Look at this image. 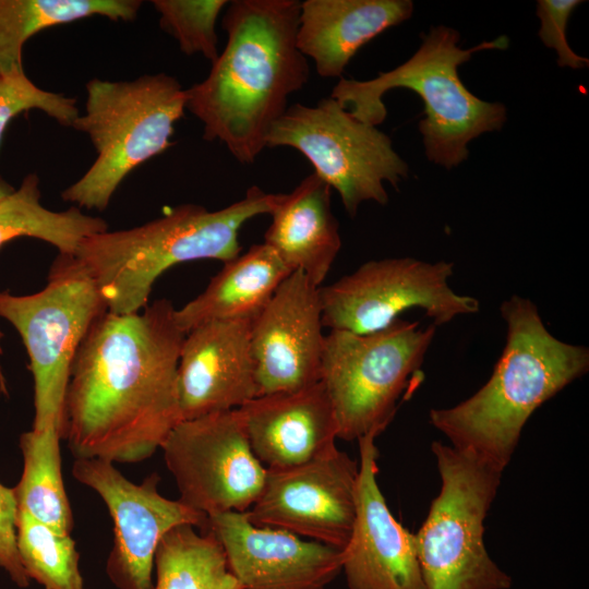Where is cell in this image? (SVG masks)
Returning <instances> with one entry per match:
<instances>
[{"mask_svg":"<svg viewBox=\"0 0 589 589\" xmlns=\"http://www.w3.org/2000/svg\"><path fill=\"white\" fill-rule=\"evenodd\" d=\"M166 299L142 313L106 311L71 365L61 438L75 458L139 462L181 422L178 364L185 334Z\"/></svg>","mask_w":589,"mask_h":589,"instance_id":"6da1fadb","label":"cell"},{"mask_svg":"<svg viewBox=\"0 0 589 589\" xmlns=\"http://www.w3.org/2000/svg\"><path fill=\"white\" fill-rule=\"evenodd\" d=\"M221 20L227 44L207 77L185 89V109L243 165L266 147L289 97L309 81L297 47L300 1L235 0Z\"/></svg>","mask_w":589,"mask_h":589,"instance_id":"7a4b0ae2","label":"cell"},{"mask_svg":"<svg viewBox=\"0 0 589 589\" xmlns=\"http://www.w3.org/2000/svg\"><path fill=\"white\" fill-rule=\"evenodd\" d=\"M506 341L488 382L472 396L429 412L449 445L503 473L528 419L589 370V349L553 336L537 305L513 294L501 304Z\"/></svg>","mask_w":589,"mask_h":589,"instance_id":"3957f363","label":"cell"},{"mask_svg":"<svg viewBox=\"0 0 589 589\" xmlns=\"http://www.w3.org/2000/svg\"><path fill=\"white\" fill-rule=\"evenodd\" d=\"M277 194L259 187L218 211L196 204L171 208L144 225L104 231L81 241L72 254H59L52 266L92 279L107 311L140 312L156 279L168 268L195 260L224 263L240 254L239 230L251 218L271 214Z\"/></svg>","mask_w":589,"mask_h":589,"instance_id":"277c9868","label":"cell"},{"mask_svg":"<svg viewBox=\"0 0 589 589\" xmlns=\"http://www.w3.org/2000/svg\"><path fill=\"white\" fill-rule=\"evenodd\" d=\"M459 40V33L452 27H432L406 62L372 80L341 77L329 97L358 120L377 127L387 115L385 93L393 88L414 92L424 105L419 131L425 156L449 170L467 159L469 142L501 130L507 120L504 104L474 96L460 80L458 68L476 52L506 49L508 38L500 36L471 48L460 47Z\"/></svg>","mask_w":589,"mask_h":589,"instance_id":"5b68a950","label":"cell"},{"mask_svg":"<svg viewBox=\"0 0 589 589\" xmlns=\"http://www.w3.org/2000/svg\"><path fill=\"white\" fill-rule=\"evenodd\" d=\"M85 113L72 128L88 135L97 157L61 197L79 208L104 211L122 180L172 145L175 123L185 110V89L166 73L133 81L93 79Z\"/></svg>","mask_w":589,"mask_h":589,"instance_id":"8992f818","label":"cell"},{"mask_svg":"<svg viewBox=\"0 0 589 589\" xmlns=\"http://www.w3.org/2000/svg\"><path fill=\"white\" fill-rule=\"evenodd\" d=\"M436 326L400 317L384 329L356 334L334 329L325 335L321 381L330 399L337 438L381 434L393 420L400 397L421 381V366Z\"/></svg>","mask_w":589,"mask_h":589,"instance_id":"52a82bcc","label":"cell"},{"mask_svg":"<svg viewBox=\"0 0 589 589\" xmlns=\"http://www.w3.org/2000/svg\"><path fill=\"white\" fill-rule=\"evenodd\" d=\"M441 489L414 532L425 589H508L512 578L491 558L484 520L502 472L449 444L431 445Z\"/></svg>","mask_w":589,"mask_h":589,"instance_id":"ba28073f","label":"cell"},{"mask_svg":"<svg viewBox=\"0 0 589 589\" xmlns=\"http://www.w3.org/2000/svg\"><path fill=\"white\" fill-rule=\"evenodd\" d=\"M277 146L299 151L314 173L338 192L350 217L365 201L386 205L384 182L396 188L409 172L387 134L358 120L330 97L313 107L289 106L266 139V147Z\"/></svg>","mask_w":589,"mask_h":589,"instance_id":"9c48e42d","label":"cell"},{"mask_svg":"<svg viewBox=\"0 0 589 589\" xmlns=\"http://www.w3.org/2000/svg\"><path fill=\"white\" fill-rule=\"evenodd\" d=\"M107 311L96 284L51 265L47 286L33 294L0 292V317L20 333L34 377V431L56 425L75 353L93 323Z\"/></svg>","mask_w":589,"mask_h":589,"instance_id":"30bf717a","label":"cell"},{"mask_svg":"<svg viewBox=\"0 0 589 589\" xmlns=\"http://www.w3.org/2000/svg\"><path fill=\"white\" fill-rule=\"evenodd\" d=\"M454 264L414 257L371 260L353 273L318 288L322 323L330 330L370 334L410 309H421L437 326L479 312L478 299L449 287Z\"/></svg>","mask_w":589,"mask_h":589,"instance_id":"8fae6325","label":"cell"},{"mask_svg":"<svg viewBox=\"0 0 589 589\" xmlns=\"http://www.w3.org/2000/svg\"><path fill=\"white\" fill-rule=\"evenodd\" d=\"M160 448L185 505L208 517L248 512L267 469L255 457L238 409L179 422Z\"/></svg>","mask_w":589,"mask_h":589,"instance_id":"7c38bea8","label":"cell"},{"mask_svg":"<svg viewBox=\"0 0 589 589\" xmlns=\"http://www.w3.org/2000/svg\"><path fill=\"white\" fill-rule=\"evenodd\" d=\"M72 474L98 493L113 520V546L106 570L119 589H154L156 549L170 529L192 525L208 530L207 515L158 492L157 473L135 484L111 461L75 458Z\"/></svg>","mask_w":589,"mask_h":589,"instance_id":"4fadbf2b","label":"cell"},{"mask_svg":"<svg viewBox=\"0 0 589 589\" xmlns=\"http://www.w3.org/2000/svg\"><path fill=\"white\" fill-rule=\"evenodd\" d=\"M359 461L334 445L304 464L267 469L264 489L247 515L255 526L342 550L356 518Z\"/></svg>","mask_w":589,"mask_h":589,"instance_id":"5bb4252c","label":"cell"},{"mask_svg":"<svg viewBox=\"0 0 589 589\" xmlns=\"http://www.w3.org/2000/svg\"><path fill=\"white\" fill-rule=\"evenodd\" d=\"M318 288L294 271L252 320L257 396L294 392L321 381L325 335Z\"/></svg>","mask_w":589,"mask_h":589,"instance_id":"9a60e30c","label":"cell"},{"mask_svg":"<svg viewBox=\"0 0 589 589\" xmlns=\"http://www.w3.org/2000/svg\"><path fill=\"white\" fill-rule=\"evenodd\" d=\"M377 435L358 438L356 518L341 572L349 589H425L414 533L394 517L377 483Z\"/></svg>","mask_w":589,"mask_h":589,"instance_id":"2e32d148","label":"cell"},{"mask_svg":"<svg viewBox=\"0 0 589 589\" xmlns=\"http://www.w3.org/2000/svg\"><path fill=\"white\" fill-rule=\"evenodd\" d=\"M208 530L242 589H326L342 569V550L255 526L247 512L212 515Z\"/></svg>","mask_w":589,"mask_h":589,"instance_id":"e0dca14e","label":"cell"},{"mask_svg":"<svg viewBox=\"0 0 589 589\" xmlns=\"http://www.w3.org/2000/svg\"><path fill=\"white\" fill-rule=\"evenodd\" d=\"M251 322L211 321L185 334L178 364L181 421L238 409L257 396Z\"/></svg>","mask_w":589,"mask_h":589,"instance_id":"ac0fdd59","label":"cell"},{"mask_svg":"<svg viewBox=\"0 0 589 589\" xmlns=\"http://www.w3.org/2000/svg\"><path fill=\"white\" fill-rule=\"evenodd\" d=\"M238 410L251 448L266 469L304 464L336 445V418L322 381L256 396Z\"/></svg>","mask_w":589,"mask_h":589,"instance_id":"d6986e66","label":"cell"},{"mask_svg":"<svg viewBox=\"0 0 589 589\" xmlns=\"http://www.w3.org/2000/svg\"><path fill=\"white\" fill-rule=\"evenodd\" d=\"M410 0H305L300 2L297 47L322 77H340L358 50L410 19Z\"/></svg>","mask_w":589,"mask_h":589,"instance_id":"ffe728a7","label":"cell"},{"mask_svg":"<svg viewBox=\"0 0 589 589\" xmlns=\"http://www.w3.org/2000/svg\"><path fill=\"white\" fill-rule=\"evenodd\" d=\"M332 188L312 172L287 194L277 193L264 243L291 271L321 287L341 248Z\"/></svg>","mask_w":589,"mask_h":589,"instance_id":"44dd1931","label":"cell"},{"mask_svg":"<svg viewBox=\"0 0 589 589\" xmlns=\"http://www.w3.org/2000/svg\"><path fill=\"white\" fill-rule=\"evenodd\" d=\"M290 273L272 248L254 244L224 263L204 291L176 310V323L187 334L211 321H252Z\"/></svg>","mask_w":589,"mask_h":589,"instance_id":"7402d4cb","label":"cell"},{"mask_svg":"<svg viewBox=\"0 0 589 589\" xmlns=\"http://www.w3.org/2000/svg\"><path fill=\"white\" fill-rule=\"evenodd\" d=\"M140 0H0V74L24 71V44L45 28L100 15L133 21Z\"/></svg>","mask_w":589,"mask_h":589,"instance_id":"603a6c76","label":"cell"},{"mask_svg":"<svg viewBox=\"0 0 589 589\" xmlns=\"http://www.w3.org/2000/svg\"><path fill=\"white\" fill-rule=\"evenodd\" d=\"M39 178L27 175L19 189L0 201V248L13 239L32 237L48 242L59 254H72L81 241L108 230L100 217L84 214L79 207L55 212L40 202Z\"/></svg>","mask_w":589,"mask_h":589,"instance_id":"cb8c5ba5","label":"cell"},{"mask_svg":"<svg viewBox=\"0 0 589 589\" xmlns=\"http://www.w3.org/2000/svg\"><path fill=\"white\" fill-rule=\"evenodd\" d=\"M154 566V589H242L219 540L192 525L177 526L161 538Z\"/></svg>","mask_w":589,"mask_h":589,"instance_id":"d4e9b609","label":"cell"},{"mask_svg":"<svg viewBox=\"0 0 589 589\" xmlns=\"http://www.w3.org/2000/svg\"><path fill=\"white\" fill-rule=\"evenodd\" d=\"M61 433L56 425L20 436L23 473L14 489L19 512L70 534L73 516L61 474Z\"/></svg>","mask_w":589,"mask_h":589,"instance_id":"484cf974","label":"cell"},{"mask_svg":"<svg viewBox=\"0 0 589 589\" xmlns=\"http://www.w3.org/2000/svg\"><path fill=\"white\" fill-rule=\"evenodd\" d=\"M16 545L28 578L45 589H84L75 541L25 512H19Z\"/></svg>","mask_w":589,"mask_h":589,"instance_id":"4316f807","label":"cell"},{"mask_svg":"<svg viewBox=\"0 0 589 589\" xmlns=\"http://www.w3.org/2000/svg\"><path fill=\"white\" fill-rule=\"evenodd\" d=\"M161 29L171 35L187 56L201 53L212 63L218 58L216 22L226 0H154Z\"/></svg>","mask_w":589,"mask_h":589,"instance_id":"83f0119b","label":"cell"},{"mask_svg":"<svg viewBox=\"0 0 589 589\" xmlns=\"http://www.w3.org/2000/svg\"><path fill=\"white\" fill-rule=\"evenodd\" d=\"M37 109L62 127L80 117L76 99L36 86L24 71L0 74V144L7 125L21 112Z\"/></svg>","mask_w":589,"mask_h":589,"instance_id":"f1b7e54d","label":"cell"},{"mask_svg":"<svg viewBox=\"0 0 589 589\" xmlns=\"http://www.w3.org/2000/svg\"><path fill=\"white\" fill-rule=\"evenodd\" d=\"M581 3L580 0L537 1V15L540 20L538 34L544 46L556 52L558 67L580 69L589 63L587 58L577 55L570 48L566 37L568 20Z\"/></svg>","mask_w":589,"mask_h":589,"instance_id":"f546056e","label":"cell"},{"mask_svg":"<svg viewBox=\"0 0 589 589\" xmlns=\"http://www.w3.org/2000/svg\"><path fill=\"white\" fill-rule=\"evenodd\" d=\"M19 508L14 489L0 483V567L21 588L29 585V578L21 563L16 545Z\"/></svg>","mask_w":589,"mask_h":589,"instance_id":"4dcf8cb0","label":"cell"},{"mask_svg":"<svg viewBox=\"0 0 589 589\" xmlns=\"http://www.w3.org/2000/svg\"><path fill=\"white\" fill-rule=\"evenodd\" d=\"M14 189L8 184L5 181L0 179V201L12 193Z\"/></svg>","mask_w":589,"mask_h":589,"instance_id":"1f68e13d","label":"cell"},{"mask_svg":"<svg viewBox=\"0 0 589 589\" xmlns=\"http://www.w3.org/2000/svg\"><path fill=\"white\" fill-rule=\"evenodd\" d=\"M3 334L0 332V339L2 338ZM2 353V349H1V346H0V354ZM0 388L3 393H7V387H5V381H4V377L2 375V372H1V368H0Z\"/></svg>","mask_w":589,"mask_h":589,"instance_id":"d6a6232c","label":"cell"}]
</instances>
